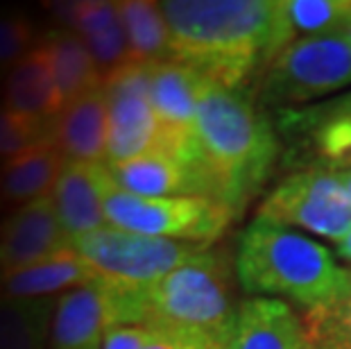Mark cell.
<instances>
[{
  "instance_id": "cell-6",
  "label": "cell",
  "mask_w": 351,
  "mask_h": 349,
  "mask_svg": "<svg viewBox=\"0 0 351 349\" xmlns=\"http://www.w3.org/2000/svg\"><path fill=\"white\" fill-rule=\"evenodd\" d=\"M71 250L84 258L100 277L127 288H150L184 265L206 245L173 239H154L123 229L102 227L71 239Z\"/></svg>"
},
{
  "instance_id": "cell-18",
  "label": "cell",
  "mask_w": 351,
  "mask_h": 349,
  "mask_svg": "<svg viewBox=\"0 0 351 349\" xmlns=\"http://www.w3.org/2000/svg\"><path fill=\"white\" fill-rule=\"evenodd\" d=\"M98 277L77 252L66 250L25 268L0 270V295L14 300H55Z\"/></svg>"
},
{
  "instance_id": "cell-2",
  "label": "cell",
  "mask_w": 351,
  "mask_h": 349,
  "mask_svg": "<svg viewBox=\"0 0 351 349\" xmlns=\"http://www.w3.org/2000/svg\"><path fill=\"white\" fill-rule=\"evenodd\" d=\"M173 59L197 69L208 82L241 88L267 62L274 32V0H166Z\"/></svg>"
},
{
  "instance_id": "cell-10",
  "label": "cell",
  "mask_w": 351,
  "mask_h": 349,
  "mask_svg": "<svg viewBox=\"0 0 351 349\" xmlns=\"http://www.w3.org/2000/svg\"><path fill=\"white\" fill-rule=\"evenodd\" d=\"M206 77L197 69L177 59L150 64V91L156 121L159 147L184 159L195 136V116Z\"/></svg>"
},
{
  "instance_id": "cell-32",
  "label": "cell",
  "mask_w": 351,
  "mask_h": 349,
  "mask_svg": "<svg viewBox=\"0 0 351 349\" xmlns=\"http://www.w3.org/2000/svg\"><path fill=\"white\" fill-rule=\"evenodd\" d=\"M347 36H349V39H351V27L347 29Z\"/></svg>"
},
{
  "instance_id": "cell-17",
  "label": "cell",
  "mask_w": 351,
  "mask_h": 349,
  "mask_svg": "<svg viewBox=\"0 0 351 349\" xmlns=\"http://www.w3.org/2000/svg\"><path fill=\"white\" fill-rule=\"evenodd\" d=\"M55 145L69 161L102 163L107 159L109 111L104 88L69 102L55 121Z\"/></svg>"
},
{
  "instance_id": "cell-20",
  "label": "cell",
  "mask_w": 351,
  "mask_h": 349,
  "mask_svg": "<svg viewBox=\"0 0 351 349\" xmlns=\"http://www.w3.org/2000/svg\"><path fill=\"white\" fill-rule=\"evenodd\" d=\"M5 107L43 125H55L57 116L66 107L46 53L39 46H34L7 73Z\"/></svg>"
},
{
  "instance_id": "cell-21",
  "label": "cell",
  "mask_w": 351,
  "mask_h": 349,
  "mask_svg": "<svg viewBox=\"0 0 351 349\" xmlns=\"http://www.w3.org/2000/svg\"><path fill=\"white\" fill-rule=\"evenodd\" d=\"M66 157L55 143L32 147L0 163V200L10 204H29L48 197L64 170Z\"/></svg>"
},
{
  "instance_id": "cell-14",
  "label": "cell",
  "mask_w": 351,
  "mask_h": 349,
  "mask_svg": "<svg viewBox=\"0 0 351 349\" xmlns=\"http://www.w3.org/2000/svg\"><path fill=\"white\" fill-rule=\"evenodd\" d=\"M227 349H313V343L286 302L254 297L236 309Z\"/></svg>"
},
{
  "instance_id": "cell-9",
  "label": "cell",
  "mask_w": 351,
  "mask_h": 349,
  "mask_svg": "<svg viewBox=\"0 0 351 349\" xmlns=\"http://www.w3.org/2000/svg\"><path fill=\"white\" fill-rule=\"evenodd\" d=\"M109 111L107 166L136 159L159 147V121H156L150 64H125L104 75L102 82Z\"/></svg>"
},
{
  "instance_id": "cell-12",
  "label": "cell",
  "mask_w": 351,
  "mask_h": 349,
  "mask_svg": "<svg viewBox=\"0 0 351 349\" xmlns=\"http://www.w3.org/2000/svg\"><path fill=\"white\" fill-rule=\"evenodd\" d=\"M71 250L52 197L19 206L0 225V270H16Z\"/></svg>"
},
{
  "instance_id": "cell-25",
  "label": "cell",
  "mask_w": 351,
  "mask_h": 349,
  "mask_svg": "<svg viewBox=\"0 0 351 349\" xmlns=\"http://www.w3.org/2000/svg\"><path fill=\"white\" fill-rule=\"evenodd\" d=\"M313 349H351V270L345 284L322 306L302 317Z\"/></svg>"
},
{
  "instance_id": "cell-1",
  "label": "cell",
  "mask_w": 351,
  "mask_h": 349,
  "mask_svg": "<svg viewBox=\"0 0 351 349\" xmlns=\"http://www.w3.org/2000/svg\"><path fill=\"white\" fill-rule=\"evenodd\" d=\"M279 157V139L247 93L206 82L202 91L195 136L184 161L204 184L206 197L238 215L263 186Z\"/></svg>"
},
{
  "instance_id": "cell-4",
  "label": "cell",
  "mask_w": 351,
  "mask_h": 349,
  "mask_svg": "<svg viewBox=\"0 0 351 349\" xmlns=\"http://www.w3.org/2000/svg\"><path fill=\"white\" fill-rule=\"evenodd\" d=\"M236 322L229 274L220 254L202 250L145 288V324L193 333L227 349Z\"/></svg>"
},
{
  "instance_id": "cell-26",
  "label": "cell",
  "mask_w": 351,
  "mask_h": 349,
  "mask_svg": "<svg viewBox=\"0 0 351 349\" xmlns=\"http://www.w3.org/2000/svg\"><path fill=\"white\" fill-rule=\"evenodd\" d=\"M55 125L34 123L16 111L0 107V161H10L32 147L55 143Z\"/></svg>"
},
{
  "instance_id": "cell-7",
  "label": "cell",
  "mask_w": 351,
  "mask_h": 349,
  "mask_svg": "<svg viewBox=\"0 0 351 349\" xmlns=\"http://www.w3.org/2000/svg\"><path fill=\"white\" fill-rule=\"evenodd\" d=\"M351 84V39L328 34L290 43L267 64L261 98L267 105H300Z\"/></svg>"
},
{
  "instance_id": "cell-11",
  "label": "cell",
  "mask_w": 351,
  "mask_h": 349,
  "mask_svg": "<svg viewBox=\"0 0 351 349\" xmlns=\"http://www.w3.org/2000/svg\"><path fill=\"white\" fill-rule=\"evenodd\" d=\"M286 136L297 141L306 161L326 168H351V93L304 111H286Z\"/></svg>"
},
{
  "instance_id": "cell-19",
  "label": "cell",
  "mask_w": 351,
  "mask_h": 349,
  "mask_svg": "<svg viewBox=\"0 0 351 349\" xmlns=\"http://www.w3.org/2000/svg\"><path fill=\"white\" fill-rule=\"evenodd\" d=\"M349 27V0H274V32L267 64L290 43L328 34H347Z\"/></svg>"
},
{
  "instance_id": "cell-15",
  "label": "cell",
  "mask_w": 351,
  "mask_h": 349,
  "mask_svg": "<svg viewBox=\"0 0 351 349\" xmlns=\"http://www.w3.org/2000/svg\"><path fill=\"white\" fill-rule=\"evenodd\" d=\"M109 175L118 189L143 197H206L204 184L189 161L161 147L136 159L111 163Z\"/></svg>"
},
{
  "instance_id": "cell-5",
  "label": "cell",
  "mask_w": 351,
  "mask_h": 349,
  "mask_svg": "<svg viewBox=\"0 0 351 349\" xmlns=\"http://www.w3.org/2000/svg\"><path fill=\"white\" fill-rule=\"evenodd\" d=\"M107 225L123 232L195 245L218 241L236 213L211 197H143L118 189L114 180L104 197Z\"/></svg>"
},
{
  "instance_id": "cell-8",
  "label": "cell",
  "mask_w": 351,
  "mask_h": 349,
  "mask_svg": "<svg viewBox=\"0 0 351 349\" xmlns=\"http://www.w3.org/2000/svg\"><path fill=\"white\" fill-rule=\"evenodd\" d=\"M258 218L340 243L351 232V200L338 175L311 168L286 177L261 204Z\"/></svg>"
},
{
  "instance_id": "cell-22",
  "label": "cell",
  "mask_w": 351,
  "mask_h": 349,
  "mask_svg": "<svg viewBox=\"0 0 351 349\" xmlns=\"http://www.w3.org/2000/svg\"><path fill=\"white\" fill-rule=\"evenodd\" d=\"M39 48L46 53L52 77L66 105L102 86V71L95 64L93 55L88 53L82 36L73 29H52L43 36Z\"/></svg>"
},
{
  "instance_id": "cell-13",
  "label": "cell",
  "mask_w": 351,
  "mask_h": 349,
  "mask_svg": "<svg viewBox=\"0 0 351 349\" xmlns=\"http://www.w3.org/2000/svg\"><path fill=\"white\" fill-rule=\"evenodd\" d=\"M111 186L107 163H84L66 159L64 170L52 189L50 197L55 204L59 225L69 239L91 234L107 227L104 197Z\"/></svg>"
},
{
  "instance_id": "cell-27",
  "label": "cell",
  "mask_w": 351,
  "mask_h": 349,
  "mask_svg": "<svg viewBox=\"0 0 351 349\" xmlns=\"http://www.w3.org/2000/svg\"><path fill=\"white\" fill-rule=\"evenodd\" d=\"M34 29L25 16L7 14L0 16V66L19 64L32 50Z\"/></svg>"
},
{
  "instance_id": "cell-3",
  "label": "cell",
  "mask_w": 351,
  "mask_h": 349,
  "mask_svg": "<svg viewBox=\"0 0 351 349\" xmlns=\"http://www.w3.org/2000/svg\"><path fill=\"white\" fill-rule=\"evenodd\" d=\"M236 272L247 293L288 297L306 311L331 300L349 274L324 245L258 215L241 236Z\"/></svg>"
},
{
  "instance_id": "cell-31",
  "label": "cell",
  "mask_w": 351,
  "mask_h": 349,
  "mask_svg": "<svg viewBox=\"0 0 351 349\" xmlns=\"http://www.w3.org/2000/svg\"><path fill=\"white\" fill-rule=\"evenodd\" d=\"M335 175H338V180H340V184H342V189L347 191V195H349V200H351V168L340 170V173H335Z\"/></svg>"
},
{
  "instance_id": "cell-30",
  "label": "cell",
  "mask_w": 351,
  "mask_h": 349,
  "mask_svg": "<svg viewBox=\"0 0 351 349\" xmlns=\"http://www.w3.org/2000/svg\"><path fill=\"white\" fill-rule=\"evenodd\" d=\"M338 254L345 258V261L351 263V232L347 234V239L345 241H340L338 243Z\"/></svg>"
},
{
  "instance_id": "cell-29",
  "label": "cell",
  "mask_w": 351,
  "mask_h": 349,
  "mask_svg": "<svg viewBox=\"0 0 351 349\" xmlns=\"http://www.w3.org/2000/svg\"><path fill=\"white\" fill-rule=\"evenodd\" d=\"M150 336L147 326H114L104 333L102 349H143Z\"/></svg>"
},
{
  "instance_id": "cell-23",
  "label": "cell",
  "mask_w": 351,
  "mask_h": 349,
  "mask_svg": "<svg viewBox=\"0 0 351 349\" xmlns=\"http://www.w3.org/2000/svg\"><path fill=\"white\" fill-rule=\"evenodd\" d=\"M123 27L134 64H159L173 59L170 29L159 3L150 0H123L118 3Z\"/></svg>"
},
{
  "instance_id": "cell-28",
  "label": "cell",
  "mask_w": 351,
  "mask_h": 349,
  "mask_svg": "<svg viewBox=\"0 0 351 349\" xmlns=\"http://www.w3.org/2000/svg\"><path fill=\"white\" fill-rule=\"evenodd\" d=\"M147 329H150V336L143 349H220L218 345L186 331L154 329V326H147Z\"/></svg>"
},
{
  "instance_id": "cell-16",
  "label": "cell",
  "mask_w": 351,
  "mask_h": 349,
  "mask_svg": "<svg viewBox=\"0 0 351 349\" xmlns=\"http://www.w3.org/2000/svg\"><path fill=\"white\" fill-rule=\"evenodd\" d=\"M50 7L66 27L82 36L104 75L132 62L118 3L88 0V3H55Z\"/></svg>"
},
{
  "instance_id": "cell-24",
  "label": "cell",
  "mask_w": 351,
  "mask_h": 349,
  "mask_svg": "<svg viewBox=\"0 0 351 349\" xmlns=\"http://www.w3.org/2000/svg\"><path fill=\"white\" fill-rule=\"evenodd\" d=\"M55 300H14L0 295V349H50Z\"/></svg>"
}]
</instances>
